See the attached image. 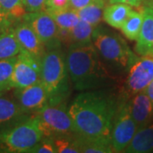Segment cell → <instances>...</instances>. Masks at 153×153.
I'll return each instance as SVG.
<instances>
[{"mask_svg": "<svg viewBox=\"0 0 153 153\" xmlns=\"http://www.w3.org/2000/svg\"><path fill=\"white\" fill-rule=\"evenodd\" d=\"M94 28L89 23L80 20L76 26L69 31V39L71 44H93Z\"/></svg>", "mask_w": 153, "mask_h": 153, "instance_id": "603a6c76", "label": "cell"}, {"mask_svg": "<svg viewBox=\"0 0 153 153\" xmlns=\"http://www.w3.org/2000/svg\"><path fill=\"white\" fill-rule=\"evenodd\" d=\"M81 153H112L114 150L111 143V138L88 139L79 135Z\"/></svg>", "mask_w": 153, "mask_h": 153, "instance_id": "7402d4cb", "label": "cell"}, {"mask_svg": "<svg viewBox=\"0 0 153 153\" xmlns=\"http://www.w3.org/2000/svg\"><path fill=\"white\" fill-rule=\"evenodd\" d=\"M34 116L40 121L45 137H55L76 133L68 108L62 102L48 103L36 111Z\"/></svg>", "mask_w": 153, "mask_h": 153, "instance_id": "8992f818", "label": "cell"}, {"mask_svg": "<svg viewBox=\"0 0 153 153\" xmlns=\"http://www.w3.org/2000/svg\"><path fill=\"white\" fill-rule=\"evenodd\" d=\"M117 104L107 92L82 91L68 107L76 134L88 139L111 138Z\"/></svg>", "mask_w": 153, "mask_h": 153, "instance_id": "6da1fadb", "label": "cell"}, {"mask_svg": "<svg viewBox=\"0 0 153 153\" xmlns=\"http://www.w3.org/2000/svg\"><path fill=\"white\" fill-rule=\"evenodd\" d=\"M93 44L103 62L115 71H128L138 59L122 36L104 27L94 28Z\"/></svg>", "mask_w": 153, "mask_h": 153, "instance_id": "3957f363", "label": "cell"}, {"mask_svg": "<svg viewBox=\"0 0 153 153\" xmlns=\"http://www.w3.org/2000/svg\"><path fill=\"white\" fill-rule=\"evenodd\" d=\"M66 8H70V0H46L44 10H62Z\"/></svg>", "mask_w": 153, "mask_h": 153, "instance_id": "f1b7e54d", "label": "cell"}, {"mask_svg": "<svg viewBox=\"0 0 153 153\" xmlns=\"http://www.w3.org/2000/svg\"><path fill=\"white\" fill-rule=\"evenodd\" d=\"M40 60L22 49L16 56L10 88H22L40 82Z\"/></svg>", "mask_w": 153, "mask_h": 153, "instance_id": "30bf717a", "label": "cell"}, {"mask_svg": "<svg viewBox=\"0 0 153 153\" xmlns=\"http://www.w3.org/2000/svg\"><path fill=\"white\" fill-rule=\"evenodd\" d=\"M21 51L22 48L17 41L14 27L0 33V60L16 56Z\"/></svg>", "mask_w": 153, "mask_h": 153, "instance_id": "44dd1931", "label": "cell"}, {"mask_svg": "<svg viewBox=\"0 0 153 153\" xmlns=\"http://www.w3.org/2000/svg\"><path fill=\"white\" fill-rule=\"evenodd\" d=\"M46 0H25L27 12H37L44 9Z\"/></svg>", "mask_w": 153, "mask_h": 153, "instance_id": "f546056e", "label": "cell"}, {"mask_svg": "<svg viewBox=\"0 0 153 153\" xmlns=\"http://www.w3.org/2000/svg\"><path fill=\"white\" fill-rule=\"evenodd\" d=\"M148 55H153V49L152 50V51H151V52H150V53H149V54H148Z\"/></svg>", "mask_w": 153, "mask_h": 153, "instance_id": "e575fe53", "label": "cell"}, {"mask_svg": "<svg viewBox=\"0 0 153 153\" xmlns=\"http://www.w3.org/2000/svg\"><path fill=\"white\" fill-rule=\"evenodd\" d=\"M17 21V19L0 8V33H4L9 29L14 27Z\"/></svg>", "mask_w": 153, "mask_h": 153, "instance_id": "83f0119b", "label": "cell"}, {"mask_svg": "<svg viewBox=\"0 0 153 153\" xmlns=\"http://www.w3.org/2000/svg\"><path fill=\"white\" fill-rule=\"evenodd\" d=\"M0 94H1V91H0Z\"/></svg>", "mask_w": 153, "mask_h": 153, "instance_id": "d590c367", "label": "cell"}, {"mask_svg": "<svg viewBox=\"0 0 153 153\" xmlns=\"http://www.w3.org/2000/svg\"><path fill=\"white\" fill-rule=\"evenodd\" d=\"M27 114L16 100L0 96V132L27 118Z\"/></svg>", "mask_w": 153, "mask_h": 153, "instance_id": "5bb4252c", "label": "cell"}, {"mask_svg": "<svg viewBox=\"0 0 153 153\" xmlns=\"http://www.w3.org/2000/svg\"><path fill=\"white\" fill-rule=\"evenodd\" d=\"M153 152V123L139 128L123 152L147 153Z\"/></svg>", "mask_w": 153, "mask_h": 153, "instance_id": "2e32d148", "label": "cell"}, {"mask_svg": "<svg viewBox=\"0 0 153 153\" xmlns=\"http://www.w3.org/2000/svg\"><path fill=\"white\" fill-rule=\"evenodd\" d=\"M138 10H133L130 15L120 28L121 32L126 38L131 41H136L141 30L144 18L142 7L138 8Z\"/></svg>", "mask_w": 153, "mask_h": 153, "instance_id": "ffe728a7", "label": "cell"}, {"mask_svg": "<svg viewBox=\"0 0 153 153\" xmlns=\"http://www.w3.org/2000/svg\"><path fill=\"white\" fill-rule=\"evenodd\" d=\"M0 8L18 21L27 13L25 0H0Z\"/></svg>", "mask_w": 153, "mask_h": 153, "instance_id": "484cf974", "label": "cell"}, {"mask_svg": "<svg viewBox=\"0 0 153 153\" xmlns=\"http://www.w3.org/2000/svg\"><path fill=\"white\" fill-rule=\"evenodd\" d=\"M132 10V6L126 4H110L109 5L105 8L103 20L110 27L116 29H120Z\"/></svg>", "mask_w": 153, "mask_h": 153, "instance_id": "e0dca14e", "label": "cell"}, {"mask_svg": "<svg viewBox=\"0 0 153 153\" xmlns=\"http://www.w3.org/2000/svg\"><path fill=\"white\" fill-rule=\"evenodd\" d=\"M144 92L147 94V96L150 98V100H152L153 105V80L150 82V84L148 85L146 88L144 90Z\"/></svg>", "mask_w": 153, "mask_h": 153, "instance_id": "d6a6232c", "label": "cell"}, {"mask_svg": "<svg viewBox=\"0 0 153 153\" xmlns=\"http://www.w3.org/2000/svg\"><path fill=\"white\" fill-rule=\"evenodd\" d=\"M28 153H57L56 146L52 137H44L34 146Z\"/></svg>", "mask_w": 153, "mask_h": 153, "instance_id": "4316f807", "label": "cell"}, {"mask_svg": "<svg viewBox=\"0 0 153 153\" xmlns=\"http://www.w3.org/2000/svg\"><path fill=\"white\" fill-rule=\"evenodd\" d=\"M52 138L57 153H81L80 139L76 133L57 135Z\"/></svg>", "mask_w": 153, "mask_h": 153, "instance_id": "cb8c5ba5", "label": "cell"}, {"mask_svg": "<svg viewBox=\"0 0 153 153\" xmlns=\"http://www.w3.org/2000/svg\"><path fill=\"white\" fill-rule=\"evenodd\" d=\"M144 18L137 39L135 51L138 55H148L153 49V9L142 7Z\"/></svg>", "mask_w": 153, "mask_h": 153, "instance_id": "9a60e30c", "label": "cell"}, {"mask_svg": "<svg viewBox=\"0 0 153 153\" xmlns=\"http://www.w3.org/2000/svg\"><path fill=\"white\" fill-rule=\"evenodd\" d=\"M16 56L0 60V91L10 89L11 76L13 74Z\"/></svg>", "mask_w": 153, "mask_h": 153, "instance_id": "d4e9b609", "label": "cell"}, {"mask_svg": "<svg viewBox=\"0 0 153 153\" xmlns=\"http://www.w3.org/2000/svg\"><path fill=\"white\" fill-rule=\"evenodd\" d=\"M14 27V32L22 50H25L41 60L47 49L27 22L21 20Z\"/></svg>", "mask_w": 153, "mask_h": 153, "instance_id": "7c38bea8", "label": "cell"}, {"mask_svg": "<svg viewBox=\"0 0 153 153\" xmlns=\"http://www.w3.org/2000/svg\"><path fill=\"white\" fill-rule=\"evenodd\" d=\"M44 137L40 121L33 116L0 132V149L5 152L28 153Z\"/></svg>", "mask_w": 153, "mask_h": 153, "instance_id": "5b68a950", "label": "cell"}, {"mask_svg": "<svg viewBox=\"0 0 153 153\" xmlns=\"http://www.w3.org/2000/svg\"><path fill=\"white\" fill-rule=\"evenodd\" d=\"M46 10L57 24L60 30L70 31L79 22L80 19L76 10L72 8H66L62 10L47 9Z\"/></svg>", "mask_w": 153, "mask_h": 153, "instance_id": "d6986e66", "label": "cell"}, {"mask_svg": "<svg viewBox=\"0 0 153 153\" xmlns=\"http://www.w3.org/2000/svg\"><path fill=\"white\" fill-rule=\"evenodd\" d=\"M92 0H70V7L74 10H79L88 4Z\"/></svg>", "mask_w": 153, "mask_h": 153, "instance_id": "1f68e13d", "label": "cell"}, {"mask_svg": "<svg viewBox=\"0 0 153 153\" xmlns=\"http://www.w3.org/2000/svg\"><path fill=\"white\" fill-rule=\"evenodd\" d=\"M66 60L69 77L76 90L97 89L114 80L93 44H71Z\"/></svg>", "mask_w": 153, "mask_h": 153, "instance_id": "7a4b0ae2", "label": "cell"}, {"mask_svg": "<svg viewBox=\"0 0 153 153\" xmlns=\"http://www.w3.org/2000/svg\"><path fill=\"white\" fill-rule=\"evenodd\" d=\"M153 80V55L138 57L128 71L120 97L127 100L143 92Z\"/></svg>", "mask_w": 153, "mask_h": 153, "instance_id": "ba28073f", "label": "cell"}, {"mask_svg": "<svg viewBox=\"0 0 153 153\" xmlns=\"http://www.w3.org/2000/svg\"><path fill=\"white\" fill-rule=\"evenodd\" d=\"M15 97L27 113L36 112L49 103V94L44 84L38 82L22 88H15Z\"/></svg>", "mask_w": 153, "mask_h": 153, "instance_id": "8fae6325", "label": "cell"}, {"mask_svg": "<svg viewBox=\"0 0 153 153\" xmlns=\"http://www.w3.org/2000/svg\"><path fill=\"white\" fill-rule=\"evenodd\" d=\"M40 65V82L49 93V103L62 102L69 89L66 55L60 48L47 50Z\"/></svg>", "mask_w": 153, "mask_h": 153, "instance_id": "277c9868", "label": "cell"}, {"mask_svg": "<svg viewBox=\"0 0 153 153\" xmlns=\"http://www.w3.org/2000/svg\"><path fill=\"white\" fill-rule=\"evenodd\" d=\"M105 8L104 0H92L86 6L76 10V12L81 21H84L92 25L94 27H96L103 18Z\"/></svg>", "mask_w": 153, "mask_h": 153, "instance_id": "ac0fdd59", "label": "cell"}, {"mask_svg": "<svg viewBox=\"0 0 153 153\" xmlns=\"http://www.w3.org/2000/svg\"><path fill=\"white\" fill-rule=\"evenodd\" d=\"M109 3L110 4L122 3L135 8H140L142 6V0H109Z\"/></svg>", "mask_w": 153, "mask_h": 153, "instance_id": "4dcf8cb0", "label": "cell"}, {"mask_svg": "<svg viewBox=\"0 0 153 153\" xmlns=\"http://www.w3.org/2000/svg\"><path fill=\"white\" fill-rule=\"evenodd\" d=\"M129 109L138 129L152 123L153 121V105L144 91L128 100Z\"/></svg>", "mask_w": 153, "mask_h": 153, "instance_id": "4fadbf2b", "label": "cell"}, {"mask_svg": "<svg viewBox=\"0 0 153 153\" xmlns=\"http://www.w3.org/2000/svg\"><path fill=\"white\" fill-rule=\"evenodd\" d=\"M142 7L153 9V0H142Z\"/></svg>", "mask_w": 153, "mask_h": 153, "instance_id": "836d02e7", "label": "cell"}, {"mask_svg": "<svg viewBox=\"0 0 153 153\" xmlns=\"http://www.w3.org/2000/svg\"><path fill=\"white\" fill-rule=\"evenodd\" d=\"M138 130L129 109L128 100L120 97L111 131V143L114 152H123Z\"/></svg>", "mask_w": 153, "mask_h": 153, "instance_id": "52a82bcc", "label": "cell"}, {"mask_svg": "<svg viewBox=\"0 0 153 153\" xmlns=\"http://www.w3.org/2000/svg\"><path fill=\"white\" fill-rule=\"evenodd\" d=\"M22 20L27 22L43 42L47 50L60 48L59 27L46 10L27 12Z\"/></svg>", "mask_w": 153, "mask_h": 153, "instance_id": "9c48e42d", "label": "cell"}]
</instances>
